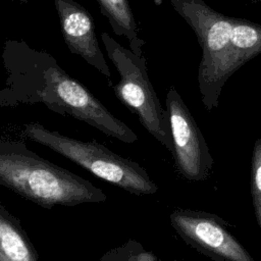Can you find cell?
<instances>
[{
  "label": "cell",
  "mask_w": 261,
  "mask_h": 261,
  "mask_svg": "<svg viewBox=\"0 0 261 261\" xmlns=\"http://www.w3.org/2000/svg\"><path fill=\"white\" fill-rule=\"evenodd\" d=\"M196 35L202 49L198 69L201 101L207 111L219 104L227 80L261 54V24L226 16L203 0H168Z\"/></svg>",
  "instance_id": "6da1fadb"
},
{
  "label": "cell",
  "mask_w": 261,
  "mask_h": 261,
  "mask_svg": "<svg viewBox=\"0 0 261 261\" xmlns=\"http://www.w3.org/2000/svg\"><path fill=\"white\" fill-rule=\"evenodd\" d=\"M0 185L45 209L103 203L107 199L91 181L42 158L17 141L0 140Z\"/></svg>",
  "instance_id": "7a4b0ae2"
},
{
  "label": "cell",
  "mask_w": 261,
  "mask_h": 261,
  "mask_svg": "<svg viewBox=\"0 0 261 261\" xmlns=\"http://www.w3.org/2000/svg\"><path fill=\"white\" fill-rule=\"evenodd\" d=\"M22 133L34 142L48 147L97 177L130 194L143 196L157 192V186L140 164L121 157L96 141L76 140L37 122L25 124Z\"/></svg>",
  "instance_id": "3957f363"
},
{
  "label": "cell",
  "mask_w": 261,
  "mask_h": 261,
  "mask_svg": "<svg viewBox=\"0 0 261 261\" xmlns=\"http://www.w3.org/2000/svg\"><path fill=\"white\" fill-rule=\"evenodd\" d=\"M106 53L120 80L113 87L115 96L137 115L146 130L172 152L168 114L150 82L146 59L117 43L108 33L101 35Z\"/></svg>",
  "instance_id": "277c9868"
},
{
  "label": "cell",
  "mask_w": 261,
  "mask_h": 261,
  "mask_svg": "<svg viewBox=\"0 0 261 261\" xmlns=\"http://www.w3.org/2000/svg\"><path fill=\"white\" fill-rule=\"evenodd\" d=\"M43 80L39 97L50 109L85 121L123 143L138 141V136L128 125L115 117L82 84L56 64L44 70Z\"/></svg>",
  "instance_id": "5b68a950"
},
{
  "label": "cell",
  "mask_w": 261,
  "mask_h": 261,
  "mask_svg": "<svg viewBox=\"0 0 261 261\" xmlns=\"http://www.w3.org/2000/svg\"><path fill=\"white\" fill-rule=\"evenodd\" d=\"M166 111L178 171L191 180L204 179L211 171L213 159L194 116L173 86L167 91Z\"/></svg>",
  "instance_id": "8992f818"
},
{
  "label": "cell",
  "mask_w": 261,
  "mask_h": 261,
  "mask_svg": "<svg viewBox=\"0 0 261 261\" xmlns=\"http://www.w3.org/2000/svg\"><path fill=\"white\" fill-rule=\"evenodd\" d=\"M175 230L188 243L221 261H254L247 250L213 216L190 210L170 215Z\"/></svg>",
  "instance_id": "52a82bcc"
},
{
  "label": "cell",
  "mask_w": 261,
  "mask_h": 261,
  "mask_svg": "<svg viewBox=\"0 0 261 261\" xmlns=\"http://www.w3.org/2000/svg\"><path fill=\"white\" fill-rule=\"evenodd\" d=\"M64 41L71 53L111 80V71L100 49L95 25L89 12L74 0H53Z\"/></svg>",
  "instance_id": "ba28073f"
},
{
  "label": "cell",
  "mask_w": 261,
  "mask_h": 261,
  "mask_svg": "<svg viewBox=\"0 0 261 261\" xmlns=\"http://www.w3.org/2000/svg\"><path fill=\"white\" fill-rule=\"evenodd\" d=\"M0 261H39L19 219L0 203Z\"/></svg>",
  "instance_id": "9c48e42d"
},
{
  "label": "cell",
  "mask_w": 261,
  "mask_h": 261,
  "mask_svg": "<svg viewBox=\"0 0 261 261\" xmlns=\"http://www.w3.org/2000/svg\"><path fill=\"white\" fill-rule=\"evenodd\" d=\"M101 12L107 17L112 31L127 40L129 50L138 56L143 55L145 42L139 36V28L128 0H97Z\"/></svg>",
  "instance_id": "30bf717a"
},
{
  "label": "cell",
  "mask_w": 261,
  "mask_h": 261,
  "mask_svg": "<svg viewBox=\"0 0 261 261\" xmlns=\"http://www.w3.org/2000/svg\"><path fill=\"white\" fill-rule=\"evenodd\" d=\"M99 261H157V259L151 252L145 250L142 244L128 240L105 252Z\"/></svg>",
  "instance_id": "8fae6325"
},
{
  "label": "cell",
  "mask_w": 261,
  "mask_h": 261,
  "mask_svg": "<svg viewBox=\"0 0 261 261\" xmlns=\"http://www.w3.org/2000/svg\"><path fill=\"white\" fill-rule=\"evenodd\" d=\"M251 192L257 222L261 229V138L254 143L251 166Z\"/></svg>",
  "instance_id": "7c38bea8"
},
{
  "label": "cell",
  "mask_w": 261,
  "mask_h": 261,
  "mask_svg": "<svg viewBox=\"0 0 261 261\" xmlns=\"http://www.w3.org/2000/svg\"><path fill=\"white\" fill-rule=\"evenodd\" d=\"M21 1H23V2H25V1H27V0H21Z\"/></svg>",
  "instance_id": "4fadbf2b"
},
{
  "label": "cell",
  "mask_w": 261,
  "mask_h": 261,
  "mask_svg": "<svg viewBox=\"0 0 261 261\" xmlns=\"http://www.w3.org/2000/svg\"><path fill=\"white\" fill-rule=\"evenodd\" d=\"M259 1H261V0H259Z\"/></svg>",
  "instance_id": "5bb4252c"
}]
</instances>
